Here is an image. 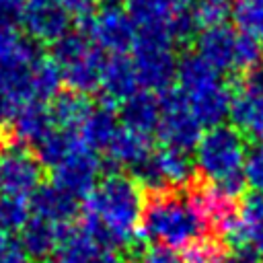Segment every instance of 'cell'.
Returning a JSON list of instances; mask_svg holds the SVG:
<instances>
[{"mask_svg":"<svg viewBox=\"0 0 263 263\" xmlns=\"http://www.w3.org/2000/svg\"><path fill=\"white\" fill-rule=\"evenodd\" d=\"M191 203L195 205V210L199 212V216L203 218L205 224H212L218 232L236 218L238 208H236V199L226 195L222 189H218L212 183H205L193 191L187 193Z\"/></svg>","mask_w":263,"mask_h":263,"instance_id":"cell-19","label":"cell"},{"mask_svg":"<svg viewBox=\"0 0 263 263\" xmlns=\"http://www.w3.org/2000/svg\"><path fill=\"white\" fill-rule=\"evenodd\" d=\"M12 129V134L16 136L18 142L23 144H31L33 148L51 132L53 121L49 115V105L47 103H31L27 107H23L16 117L10 121L8 125Z\"/></svg>","mask_w":263,"mask_h":263,"instance_id":"cell-24","label":"cell"},{"mask_svg":"<svg viewBox=\"0 0 263 263\" xmlns=\"http://www.w3.org/2000/svg\"><path fill=\"white\" fill-rule=\"evenodd\" d=\"M105 55L97 45H92L82 33H68L58 43H53V55L62 82L72 88V92H92L99 90L101 72Z\"/></svg>","mask_w":263,"mask_h":263,"instance_id":"cell-4","label":"cell"},{"mask_svg":"<svg viewBox=\"0 0 263 263\" xmlns=\"http://www.w3.org/2000/svg\"><path fill=\"white\" fill-rule=\"evenodd\" d=\"M144 187L136 177L111 173L82 199V230L109 249L132 247L142 228Z\"/></svg>","mask_w":263,"mask_h":263,"instance_id":"cell-1","label":"cell"},{"mask_svg":"<svg viewBox=\"0 0 263 263\" xmlns=\"http://www.w3.org/2000/svg\"><path fill=\"white\" fill-rule=\"evenodd\" d=\"M247 150V138L234 125L222 123L208 127L193 148L195 171H199L208 183L238 199L247 187L242 175Z\"/></svg>","mask_w":263,"mask_h":263,"instance_id":"cell-2","label":"cell"},{"mask_svg":"<svg viewBox=\"0 0 263 263\" xmlns=\"http://www.w3.org/2000/svg\"><path fill=\"white\" fill-rule=\"evenodd\" d=\"M70 230V228H68ZM66 228H60L43 218L31 216L29 222L23 226V230L18 232V242L23 247V251L29 255V259H47L51 253L58 251L64 234L68 232Z\"/></svg>","mask_w":263,"mask_h":263,"instance_id":"cell-22","label":"cell"},{"mask_svg":"<svg viewBox=\"0 0 263 263\" xmlns=\"http://www.w3.org/2000/svg\"><path fill=\"white\" fill-rule=\"evenodd\" d=\"M119 117H121V125L152 136L156 134L160 119V99L156 97V92L142 88L121 103Z\"/></svg>","mask_w":263,"mask_h":263,"instance_id":"cell-21","label":"cell"},{"mask_svg":"<svg viewBox=\"0 0 263 263\" xmlns=\"http://www.w3.org/2000/svg\"><path fill=\"white\" fill-rule=\"evenodd\" d=\"M80 33L103 53H129L136 29L121 4H101L80 16Z\"/></svg>","mask_w":263,"mask_h":263,"instance_id":"cell-6","label":"cell"},{"mask_svg":"<svg viewBox=\"0 0 263 263\" xmlns=\"http://www.w3.org/2000/svg\"><path fill=\"white\" fill-rule=\"evenodd\" d=\"M230 16L238 33L263 43V0H232Z\"/></svg>","mask_w":263,"mask_h":263,"instance_id":"cell-28","label":"cell"},{"mask_svg":"<svg viewBox=\"0 0 263 263\" xmlns=\"http://www.w3.org/2000/svg\"><path fill=\"white\" fill-rule=\"evenodd\" d=\"M205 228L208 224L191 203L189 195L162 191L146 203L140 234L158 247L181 251L199 242Z\"/></svg>","mask_w":263,"mask_h":263,"instance_id":"cell-3","label":"cell"},{"mask_svg":"<svg viewBox=\"0 0 263 263\" xmlns=\"http://www.w3.org/2000/svg\"><path fill=\"white\" fill-rule=\"evenodd\" d=\"M49 115L53 121V127L66 129V132H78L80 123L84 121L86 113L90 111L92 103L80 95V92H60L49 103Z\"/></svg>","mask_w":263,"mask_h":263,"instance_id":"cell-26","label":"cell"},{"mask_svg":"<svg viewBox=\"0 0 263 263\" xmlns=\"http://www.w3.org/2000/svg\"><path fill=\"white\" fill-rule=\"evenodd\" d=\"M240 86L247 88V90H253V92H261L263 95V64H259L253 70L245 72Z\"/></svg>","mask_w":263,"mask_h":263,"instance_id":"cell-35","label":"cell"},{"mask_svg":"<svg viewBox=\"0 0 263 263\" xmlns=\"http://www.w3.org/2000/svg\"><path fill=\"white\" fill-rule=\"evenodd\" d=\"M43 164L25 146H6L0 152V191L33 197L41 189Z\"/></svg>","mask_w":263,"mask_h":263,"instance_id":"cell-11","label":"cell"},{"mask_svg":"<svg viewBox=\"0 0 263 263\" xmlns=\"http://www.w3.org/2000/svg\"><path fill=\"white\" fill-rule=\"evenodd\" d=\"M193 0H123V8L136 29L142 35H160L175 39V21L183 6Z\"/></svg>","mask_w":263,"mask_h":263,"instance_id":"cell-12","label":"cell"},{"mask_svg":"<svg viewBox=\"0 0 263 263\" xmlns=\"http://www.w3.org/2000/svg\"><path fill=\"white\" fill-rule=\"evenodd\" d=\"M0 263H29V255L23 251L18 238L0 234Z\"/></svg>","mask_w":263,"mask_h":263,"instance_id":"cell-33","label":"cell"},{"mask_svg":"<svg viewBox=\"0 0 263 263\" xmlns=\"http://www.w3.org/2000/svg\"><path fill=\"white\" fill-rule=\"evenodd\" d=\"M173 47L175 41L168 37L136 33L129 55L138 72L140 88L150 92H164L171 88L179 62Z\"/></svg>","mask_w":263,"mask_h":263,"instance_id":"cell-5","label":"cell"},{"mask_svg":"<svg viewBox=\"0 0 263 263\" xmlns=\"http://www.w3.org/2000/svg\"><path fill=\"white\" fill-rule=\"evenodd\" d=\"M72 12L66 0H18V25L27 39L58 43L70 33Z\"/></svg>","mask_w":263,"mask_h":263,"instance_id":"cell-9","label":"cell"},{"mask_svg":"<svg viewBox=\"0 0 263 263\" xmlns=\"http://www.w3.org/2000/svg\"><path fill=\"white\" fill-rule=\"evenodd\" d=\"M247 247L263 263V222H259L253 228H249V232H247Z\"/></svg>","mask_w":263,"mask_h":263,"instance_id":"cell-36","label":"cell"},{"mask_svg":"<svg viewBox=\"0 0 263 263\" xmlns=\"http://www.w3.org/2000/svg\"><path fill=\"white\" fill-rule=\"evenodd\" d=\"M33 45L31 39H27L18 31V23L12 18H0V64L23 53Z\"/></svg>","mask_w":263,"mask_h":263,"instance_id":"cell-30","label":"cell"},{"mask_svg":"<svg viewBox=\"0 0 263 263\" xmlns=\"http://www.w3.org/2000/svg\"><path fill=\"white\" fill-rule=\"evenodd\" d=\"M232 12V0H193V18L197 29L226 25Z\"/></svg>","mask_w":263,"mask_h":263,"instance_id":"cell-29","label":"cell"},{"mask_svg":"<svg viewBox=\"0 0 263 263\" xmlns=\"http://www.w3.org/2000/svg\"><path fill=\"white\" fill-rule=\"evenodd\" d=\"M103 152L107 154L109 162H113L115 166L138 171L152 154V140L150 136L129 129L119 123L117 132L113 134V138L109 140Z\"/></svg>","mask_w":263,"mask_h":263,"instance_id":"cell-16","label":"cell"},{"mask_svg":"<svg viewBox=\"0 0 263 263\" xmlns=\"http://www.w3.org/2000/svg\"><path fill=\"white\" fill-rule=\"evenodd\" d=\"M222 263H261V261L257 259V255L249 247H236L224 255Z\"/></svg>","mask_w":263,"mask_h":263,"instance_id":"cell-37","label":"cell"},{"mask_svg":"<svg viewBox=\"0 0 263 263\" xmlns=\"http://www.w3.org/2000/svg\"><path fill=\"white\" fill-rule=\"evenodd\" d=\"M119 127V119L115 115V109L111 103H101V105H92L90 111L86 113L84 121L78 127V138L92 148L95 152L105 150L109 140L113 138V134Z\"/></svg>","mask_w":263,"mask_h":263,"instance_id":"cell-23","label":"cell"},{"mask_svg":"<svg viewBox=\"0 0 263 263\" xmlns=\"http://www.w3.org/2000/svg\"><path fill=\"white\" fill-rule=\"evenodd\" d=\"M31 216L43 218L60 228H72L74 218L78 216V199L58 189L55 185H41L31 197Z\"/></svg>","mask_w":263,"mask_h":263,"instance_id":"cell-17","label":"cell"},{"mask_svg":"<svg viewBox=\"0 0 263 263\" xmlns=\"http://www.w3.org/2000/svg\"><path fill=\"white\" fill-rule=\"evenodd\" d=\"M43 263H60V261H58V259H45Z\"/></svg>","mask_w":263,"mask_h":263,"instance_id":"cell-39","label":"cell"},{"mask_svg":"<svg viewBox=\"0 0 263 263\" xmlns=\"http://www.w3.org/2000/svg\"><path fill=\"white\" fill-rule=\"evenodd\" d=\"M99 173V154L80 140L55 166H51V185L76 199H84L97 185Z\"/></svg>","mask_w":263,"mask_h":263,"instance_id":"cell-10","label":"cell"},{"mask_svg":"<svg viewBox=\"0 0 263 263\" xmlns=\"http://www.w3.org/2000/svg\"><path fill=\"white\" fill-rule=\"evenodd\" d=\"M195 177L193 156L185 150L162 146L152 150L148 160L136 171V179L142 187L162 193L168 189L187 187Z\"/></svg>","mask_w":263,"mask_h":263,"instance_id":"cell-8","label":"cell"},{"mask_svg":"<svg viewBox=\"0 0 263 263\" xmlns=\"http://www.w3.org/2000/svg\"><path fill=\"white\" fill-rule=\"evenodd\" d=\"M191 111L199 119L203 127H216L222 125L226 117H230V105H232V88L222 82L216 88L195 97L189 101Z\"/></svg>","mask_w":263,"mask_h":263,"instance_id":"cell-25","label":"cell"},{"mask_svg":"<svg viewBox=\"0 0 263 263\" xmlns=\"http://www.w3.org/2000/svg\"><path fill=\"white\" fill-rule=\"evenodd\" d=\"M263 64V43L257 39L238 33L236 37V72H249L255 66Z\"/></svg>","mask_w":263,"mask_h":263,"instance_id":"cell-31","label":"cell"},{"mask_svg":"<svg viewBox=\"0 0 263 263\" xmlns=\"http://www.w3.org/2000/svg\"><path fill=\"white\" fill-rule=\"evenodd\" d=\"M177 88L187 97V101L216 88L222 84V74L212 68L203 58L197 53H185L177 62V74H175Z\"/></svg>","mask_w":263,"mask_h":263,"instance_id":"cell-18","label":"cell"},{"mask_svg":"<svg viewBox=\"0 0 263 263\" xmlns=\"http://www.w3.org/2000/svg\"><path fill=\"white\" fill-rule=\"evenodd\" d=\"M158 99H160V119L156 127L158 140L164 146L191 152L203 134V125L191 111L187 97L177 86H171L168 90L160 92Z\"/></svg>","mask_w":263,"mask_h":263,"instance_id":"cell-7","label":"cell"},{"mask_svg":"<svg viewBox=\"0 0 263 263\" xmlns=\"http://www.w3.org/2000/svg\"><path fill=\"white\" fill-rule=\"evenodd\" d=\"M138 263H185V259L183 255H179V251L154 245L142 251V255L138 257Z\"/></svg>","mask_w":263,"mask_h":263,"instance_id":"cell-34","label":"cell"},{"mask_svg":"<svg viewBox=\"0 0 263 263\" xmlns=\"http://www.w3.org/2000/svg\"><path fill=\"white\" fill-rule=\"evenodd\" d=\"M99 90L105 95L107 103H123L140 88L138 72L129 53H107L103 62Z\"/></svg>","mask_w":263,"mask_h":263,"instance_id":"cell-14","label":"cell"},{"mask_svg":"<svg viewBox=\"0 0 263 263\" xmlns=\"http://www.w3.org/2000/svg\"><path fill=\"white\" fill-rule=\"evenodd\" d=\"M242 175H245V183L249 187H253L257 193H263V140L255 142L247 150Z\"/></svg>","mask_w":263,"mask_h":263,"instance_id":"cell-32","label":"cell"},{"mask_svg":"<svg viewBox=\"0 0 263 263\" xmlns=\"http://www.w3.org/2000/svg\"><path fill=\"white\" fill-rule=\"evenodd\" d=\"M101 0H66L70 12L74 16H84L86 12H90L95 8V4H99Z\"/></svg>","mask_w":263,"mask_h":263,"instance_id":"cell-38","label":"cell"},{"mask_svg":"<svg viewBox=\"0 0 263 263\" xmlns=\"http://www.w3.org/2000/svg\"><path fill=\"white\" fill-rule=\"evenodd\" d=\"M55 253L60 263H121L115 249L97 242L82 228H70Z\"/></svg>","mask_w":263,"mask_h":263,"instance_id":"cell-15","label":"cell"},{"mask_svg":"<svg viewBox=\"0 0 263 263\" xmlns=\"http://www.w3.org/2000/svg\"><path fill=\"white\" fill-rule=\"evenodd\" d=\"M236 37L238 31L228 25L201 29L195 35V53L220 74L236 72Z\"/></svg>","mask_w":263,"mask_h":263,"instance_id":"cell-13","label":"cell"},{"mask_svg":"<svg viewBox=\"0 0 263 263\" xmlns=\"http://www.w3.org/2000/svg\"><path fill=\"white\" fill-rule=\"evenodd\" d=\"M230 119H232V125L245 138L249 136L261 142L263 140V95L247 90L242 86L232 90Z\"/></svg>","mask_w":263,"mask_h":263,"instance_id":"cell-20","label":"cell"},{"mask_svg":"<svg viewBox=\"0 0 263 263\" xmlns=\"http://www.w3.org/2000/svg\"><path fill=\"white\" fill-rule=\"evenodd\" d=\"M31 218V197L0 191V234L21 232Z\"/></svg>","mask_w":263,"mask_h":263,"instance_id":"cell-27","label":"cell"}]
</instances>
